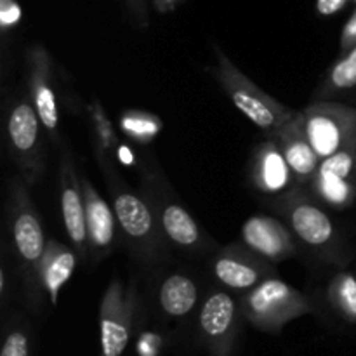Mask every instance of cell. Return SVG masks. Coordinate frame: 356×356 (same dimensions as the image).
<instances>
[{
    "mask_svg": "<svg viewBox=\"0 0 356 356\" xmlns=\"http://www.w3.org/2000/svg\"><path fill=\"white\" fill-rule=\"evenodd\" d=\"M106 181L115 218L131 252L141 263L155 264L165 257L167 238L160 228L159 218L148 197L136 193L115 167L113 159H97Z\"/></svg>",
    "mask_w": 356,
    "mask_h": 356,
    "instance_id": "obj_1",
    "label": "cell"
},
{
    "mask_svg": "<svg viewBox=\"0 0 356 356\" xmlns=\"http://www.w3.org/2000/svg\"><path fill=\"white\" fill-rule=\"evenodd\" d=\"M28 188L30 186L21 177L10 179L7 216L26 305L33 312H38L45 296L40 282V264L47 238Z\"/></svg>",
    "mask_w": 356,
    "mask_h": 356,
    "instance_id": "obj_2",
    "label": "cell"
},
{
    "mask_svg": "<svg viewBox=\"0 0 356 356\" xmlns=\"http://www.w3.org/2000/svg\"><path fill=\"white\" fill-rule=\"evenodd\" d=\"M273 207L285 219L299 242L323 259H329V263H344L341 259L346 256V249L339 229L323 205L308 191L292 188L291 191L275 198Z\"/></svg>",
    "mask_w": 356,
    "mask_h": 356,
    "instance_id": "obj_3",
    "label": "cell"
},
{
    "mask_svg": "<svg viewBox=\"0 0 356 356\" xmlns=\"http://www.w3.org/2000/svg\"><path fill=\"white\" fill-rule=\"evenodd\" d=\"M216 61H218L216 76H218L219 86L222 87L226 96L235 104L236 110L242 111L268 138H275L277 132L298 115V111L278 103L275 97L259 89L218 47H216Z\"/></svg>",
    "mask_w": 356,
    "mask_h": 356,
    "instance_id": "obj_4",
    "label": "cell"
},
{
    "mask_svg": "<svg viewBox=\"0 0 356 356\" xmlns=\"http://www.w3.org/2000/svg\"><path fill=\"white\" fill-rule=\"evenodd\" d=\"M240 309L250 325L268 334L282 332L287 323L316 313L308 296L278 277L247 291L240 299Z\"/></svg>",
    "mask_w": 356,
    "mask_h": 356,
    "instance_id": "obj_5",
    "label": "cell"
},
{
    "mask_svg": "<svg viewBox=\"0 0 356 356\" xmlns=\"http://www.w3.org/2000/svg\"><path fill=\"white\" fill-rule=\"evenodd\" d=\"M44 131L30 97H17L10 103L6 117L7 146L19 177L28 186H33L44 177Z\"/></svg>",
    "mask_w": 356,
    "mask_h": 356,
    "instance_id": "obj_6",
    "label": "cell"
},
{
    "mask_svg": "<svg viewBox=\"0 0 356 356\" xmlns=\"http://www.w3.org/2000/svg\"><path fill=\"white\" fill-rule=\"evenodd\" d=\"M299 117L322 160L356 141V108L334 101H315L299 111Z\"/></svg>",
    "mask_w": 356,
    "mask_h": 356,
    "instance_id": "obj_7",
    "label": "cell"
},
{
    "mask_svg": "<svg viewBox=\"0 0 356 356\" xmlns=\"http://www.w3.org/2000/svg\"><path fill=\"white\" fill-rule=\"evenodd\" d=\"M306 191L323 207L332 211L353 207L356 202V141L323 159Z\"/></svg>",
    "mask_w": 356,
    "mask_h": 356,
    "instance_id": "obj_8",
    "label": "cell"
},
{
    "mask_svg": "<svg viewBox=\"0 0 356 356\" xmlns=\"http://www.w3.org/2000/svg\"><path fill=\"white\" fill-rule=\"evenodd\" d=\"M138 301L134 287H125L118 278L108 284L99 306L101 356H122L131 341Z\"/></svg>",
    "mask_w": 356,
    "mask_h": 356,
    "instance_id": "obj_9",
    "label": "cell"
},
{
    "mask_svg": "<svg viewBox=\"0 0 356 356\" xmlns=\"http://www.w3.org/2000/svg\"><path fill=\"white\" fill-rule=\"evenodd\" d=\"M240 302L226 291H212L198 315L200 336L211 356H233L240 329Z\"/></svg>",
    "mask_w": 356,
    "mask_h": 356,
    "instance_id": "obj_10",
    "label": "cell"
},
{
    "mask_svg": "<svg viewBox=\"0 0 356 356\" xmlns=\"http://www.w3.org/2000/svg\"><path fill=\"white\" fill-rule=\"evenodd\" d=\"M211 270L219 285L243 294L261 282L278 277L277 266L252 252L245 243H229L219 249L212 257Z\"/></svg>",
    "mask_w": 356,
    "mask_h": 356,
    "instance_id": "obj_11",
    "label": "cell"
},
{
    "mask_svg": "<svg viewBox=\"0 0 356 356\" xmlns=\"http://www.w3.org/2000/svg\"><path fill=\"white\" fill-rule=\"evenodd\" d=\"M28 97L40 117L42 125L54 145H61L59 106L54 89V65L47 49L33 44L26 51Z\"/></svg>",
    "mask_w": 356,
    "mask_h": 356,
    "instance_id": "obj_12",
    "label": "cell"
},
{
    "mask_svg": "<svg viewBox=\"0 0 356 356\" xmlns=\"http://www.w3.org/2000/svg\"><path fill=\"white\" fill-rule=\"evenodd\" d=\"M59 200H61L63 222H65V229L70 238V243L76 250L80 261H86L89 257L86 204H83L80 176L76 172L73 156L68 148L61 149V163H59Z\"/></svg>",
    "mask_w": 356,
    "mask_h": 356,
    "instance_id": "obj_13",
    "label": "cell"
},
{
    "mask_svg": "<svg viewBox=\"0 0 356 356\" xmlns=\"http://www.w3.org/2000/svg\"><path fill=\"white\" fill-rule=\"evenodd\" d=\"M294 236L287 222L271 216H252L242 226V242L273 264L284 263L298 254Z\"/></svg>",
    "mask_w": 356,
    "mask_h": 356,
    "instance_id": "obj_14",
    "label": "cell"
},
{
    "mask_svg": "<svg viewBox=\"0 0 356 356\" xmlns=\"http://www.w3.org/2000/svg\"><path fill=\"white\" fill-rule=\"evenodd\" d=\"M80 186H82L83 204H86L89 257L92 263H101L113 250L118 222L115 218L113 207L108 205V202L101 197L99 191L94 188L86 174L80 176Z\"/></svg>",
    "mask_w": 356,
    "mask_h": 356,
    "instance_id": "obj_15",
    "label": "cell"
},
{
    "mask_svg": "<svg viewBox=\"0 0 356 356\" xmlns=\"http://www.w3.org/2000/svg\"><path fill=\"white\" fill-rule=\"evenodd\" d=\"M249 181L256 191L277 198L296 188L294 174L275 139L261 143L249 160Z\"/></svg>",
    "mask_w": 356,
    "mask_h": 356,
    "instance_id": "obj_16",
    "label": "cell"
},
{
    "mask_svg": "<svg viewBox=\"0 0 356 356\" xmlns=\"http://www.w3.org/2000/svg\"><path fill=\"white\" fill-rule=\"evenodd\" d=\"M146 197H148L153 209H155L163 235H165V238L172 245H176L177 249L191 250V252L207 249L205 245L211 240H207V236L202 232L198 222L195 221L193 216L184 209V205L181 202L174 200V198H170L165 193L155 198L148 191Z\"/></svg>",
    "mask_w": 356,
    "mask_h": 356,
    "instance_id": "obj_17",
    "label": "cell"
},
{
    "mask_svg": "<svg viewBox=\"0 0 356 356\" xmlns=\"http://www.w3.org/2000/svg\"><path fill=\"white\" fill-rule=\"evenodd\" d=\"M271 139H275L277 145L280 146L282 153H284L285 160H287L289 167H291L292 174H294L296 188L308 190L316 170H318L320 163H322V159L315 152L313 145L309 143L308 136H306L301 117H299V111Z\"/></svg>",
    "mask_w": 356,
    "mask_h": 356,
    "instance_id": "obj_18",
    "label": "cell"
},
{
    "mask_svg": "<svg viewBox=\"0 0 356 356\" xmlns=\"http://www.w3.org/2000/svg\"><path fill=\"white\" fill-rule=\"evenodd\" d=\"M79 261L80 257L73 247L58 240H47L40 264V282L52 306H58L59 292L70 282Z\"/></svg>",
    "mask_w": 356,
    "mask_h": 356,
    "instance_id": "obj_19",
    "label": "cell"
},
{
    "mask_svg": "<svg viewBox=\"0 0 356 356\" xmlns=\"http://www.w3.org/2000/svg\"><path fill=\"white\" fill-rule=\"evenodd\" d=\"M198 302V284L186 273H172L159 287V306L170 318H184Z\"/></svg>",
    "mask_w": 356,
    "mask_h": 356,
    "instance_id": "obj_20",
    "label": "cell"
},
{
    "mask_svg": "<svg viewBox=\"0 0 356 356\" xmlns=\"http://www.w3.org/2000/svg\"><path fill=\"white\" fill-rule=\"evenodd\" d=\"M356 89V45L330 66L315 92V101H330Z\"/></svg>",
    "mask_w": 356,
    "mask_h": 356,
    "instance_id": "obj_21",
    "label": "cell"
},
{
    "mask_svg": "<svg viewBox=\"0 0 356 356\" xmlns=\"http://www.w3.org/2000/svg\"><path fill=\"white\" fill-rule=\"evenodd\" d=\"M330 308L348 323H356V275L337 271L330 277L325 289Z\"/></svg>",
    "mask_w": 356,
    "mask_h": 356,
    "instance_id": "obj_22",
    "label": "cell"
},
{
    "mask_svg": "<svg viewBox=\"0 0 356 356\" xmlns=\"http://www.w3.org/2000/svg\"><path fill=\"white\" fill-rule=\"evenodd\" d=\"M87 115H89L94 141H96V156L97 159H103V156L115 159L118 148H120V141H118L117 132H115L103 104L96 96L90 97L89 104H87Z\"/></svg>",
    "mask_w": 356,
    "mask_h": 356,
    "instance_id": "obj_23",
    "label": "cell"
},
{
    "mask_svg": "<svg viewBox=\"0 0 356 356\" xmlns=\"http://www.w3.org/2000/svg\"><path fill=\"white\" fill-rule=\"evenodd\" d=\"M118 122L124 134L139 145L152 143L163 129V122L156 115L143 110H125Z\"/></svg>",
    "mask_w": 356,
    "mask_h": 356,
    "instance_id": "obj_24",
    "label": "cell"
},
{
    "mask_svg": "<svg viewBox=\"0 0 356 356\" xmlns=\"http://www.w3.org/2000/svg\"><path fill=\"white\" fill-rule=\"evenodd\" d=\"M30 355V339L23 329H13L3 341L0 356H28Z\"/></svg>",
    "mask_w": 356,
    "mask_h": 356,
    "instance_id": "obj_25",
    "label": "cell"
},
{
    "mask_svg": "<svg viewBox=\"0 0 356 356\" xmlns=\"http://www.w3.org/2000/svg\"><path fill=\"white\" fill-rule=\"evenodd\" d=\"M19 19L21 7L17 6L16 0H0V24H2L3 33L17 26Z\"/></svg>",
    "mask_w": 356,
    "mask_h": 356,
    "instance_id": "obj_26",
    "label": "cell"
},
{
    "mask_svg": "<svg viewBox=\"0 0 356 356\" xmlns=\"http://www.w3.org/2000/svg\"><path fill=\"white\" fill-rule=\"evenodd\" d=\"M356 45V9L351 14L350 19L344 24L343 31H341V42H339V51L341 54L348 52Z\"/></svg>",
    "mask_w": 356,
    "mask_h": 356,
    "instance_id": "obj_27",
    "label": "cell"
},
{
    "mask_svg": "<svg viewBox=\"0 0 356 356\" xmlns=\"http://www.w3.org/2000/svg\"><path fill=\"white\" fill-rule=\"evenodd\" d=\"M129 7V13H131L132 19L136 21V24L141 28L148 26L149 17H148V7H146V0H125Z\"/></svg>",
    "mask_w": 356,
    "mask_h": 356,
    "instance_id": "obj_28",
    "label": "cell"
},
{
    "mask_svg": "<svg viewBox=\"0 0 356 356\" xmlns=\"http://www.w3.org/2000/svg\"><path fill=\"white\" fill-rule=\"evenodd\" d=\"M350 0H316V13L320 16H334L346 7Z\"/></svg>",
    "mask_w": 356,
    "mask_h": 356,
    "instance_id": "obj_29",
    "label": "cell"
},
{
    "mask_svg": "<svg viewBox=\"0 0 356 356\" xmlns=\"http://www.w3.org/2000/svg\"><path fill=\"white\" fill-rule=\"evenodd\" d=\"M7 264L6 261H2V268H0V296H2V301L6 302L7 299Z\"/></svg>",
    "mask_w": 356,
    "mask_h": 356,
    "instance_id": "obj_30",
    "label": "cell"
},
{
    "mask_svg": "<svg viewBox=\"0 0 356 356\" xmlns=\"http://www.w3.org/2000/svg\"><path fill=\"white\" fill-rule=\"evenodd\" d=\"M355 2H356V0H355Z\"/></svg>",
    "mask_w": 356,
    "mask_h": 356,
    "instance_id": "obj_31",
    "label": "cell"
}]
</instances>
